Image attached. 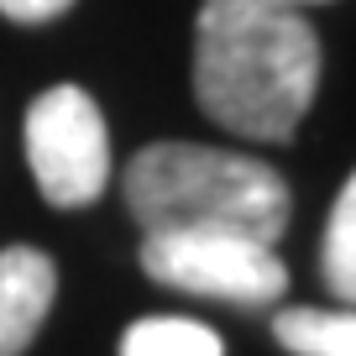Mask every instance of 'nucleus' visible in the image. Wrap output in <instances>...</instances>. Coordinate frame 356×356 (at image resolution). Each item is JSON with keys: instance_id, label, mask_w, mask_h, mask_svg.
Returning a JSON list of instances; mask_svg holds the SVG:
<instances>
[{"instance_id": "6", "label": "nucleus", "mask_w": 356, "mask_h": 356, "mask_svg": "<svg viewBox=\"0 0 356 356\" xmlns=\"http://www.w3.org/2000/svg\"><path fill=\"white\" fill-rule=\"evenodd\" d=\"M273 341L289 356H356V314L293 304L273 314Z\"/></svg>"}, {"instance_id": "4", "label": "nucleus", "mask_w": 356, "mask_h": 356, "mask_svg": "<svg viewBox=\"0 0 356 356\" xmlns=\"http://www.w3.org/2000/svg\"><path fill=\"white\" fill-rule=\"evenodd\" d=\"M26 168L53 210H84L111 189V131L89 89L53 84L26 105Z\"/></svg>"}, {"instance_id": "5", "label": "nucleus", "mask_w": 356, "mask_h": 356, "mask_svg": "<svg viewBox=\"0 0 356 356\" xmlns=\"http://www.w3.org/2000/svg\"><path fill=\"white\" fill-rule=\"evenodd\" d=\"M58 293V267L37 246H6L0 252V356H26L42 335L47 309Z\"/></svg>"}, {"instance_id": "9", "label": "nucleus", "mask_w": 356, "mask_h": 356, "mask_svg": "<svg viewBox=\"0 0 356 356\" xmlns=\"http://www.w3.org/2000/svg\"><path fill=\"white\" fill-rule=\"evenodd\" d=\"M74 0H0V16H11L22 26H42V22H58Z\"/></svg>"}, {"instance_id": "1", "label": "nucleus", "mask_w": 356, "mask_h": 356, "mask_svg": "<svg viewBox=\"0 0 356 356\" xmlns=\"http://www.w3.org/2000/svg\"><path fill=\"white\" fill-rule=\"evenodd\" d=\"M320 37L299 6L204 0L194 22V100L220 131L289 142L320 89Z\"/></svg>"}, {"instance_id": "10", "label": "nucleus", "mask_w": 356, "mask_h": 356, "mask_svg": "<svg viewBox=\"0 0 356 356\" xmlns=\"http://www.w3.org/2000/svg\"><path fill=\"white\" fill-rule=\"evenodd\" d=\"M278 6H325V0H278Z\"/></svg>"}, {"instance_id": "7", "label": "nucleus", "mask_w": 356, "mask_h": 356, "mask_svg": "<svg viewBox=\"0 0 356 356\" xmlns=\"http://www.w3.org/2000/svg\"><path fill=\"white\" fill-rule=\"evenodd\" d=\"M121 356H225V341L200 320H178V314H147L126 325Z\"/></svg>"}, {"instance_id": "8", "label": "nucleus", "mask_w": 356, "mask_h": 356, "mask_svg": "<svg viewBox=\"0 0 356 356\" xmlns=\"http://www.w3.org/2000/svg\"><path fill=\"white\" fill-rule=\"evenodd\" d=\"M320 267H325V289L346 304L356 293V178H346L341 194H335L330 225H325Z\"/></svg>"}, {"instance_id": "2", "label": "nucleus", "mask_w": 356, "mask_h": 356, "mask_svg": "<svg viewBox=\"0 0 356 356\" xmlns=\"http://www.w3.org/2000/svg\"><path fill=\"white\" fill-rule=\"evenodd\" d=\"M126 210L147 236L220 231L278 246L293 220V194L262 157L204 142H147L126 163Z\"/></svg>"}, {"instance_id": "3", "label": "nucleus", "mask_w": 356, "mask_h": 356, "mask_svg": "<svg viewBox=\"0 0 356 356\" xmlns=\"http://www.w3.org/2000/svg\"><path fill=\"white\" fill-rule=\"evenodd\" d=\"M136 262L163 289L194 293V299H220L236 309H278L289 293L283 257L252 236H220V231L142 236Z\"/></svg>"}]
</instances>
